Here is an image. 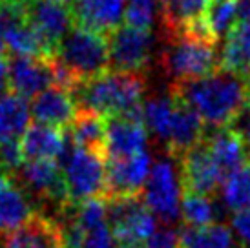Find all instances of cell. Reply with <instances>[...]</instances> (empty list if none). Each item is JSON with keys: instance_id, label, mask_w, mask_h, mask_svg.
<instances>
[{"instance_id": "6da1fadb", "label": "cell", "mask_w": 250, "mask_h": 248, "mask_svg": "<svg viewBox=\"0 0 250 248\" xmlns=\"http://www.w3.org/2000/svg\"><path fill=\"white\" fill-rule=\"evenodd\" d=\"M168 93L197 113L210 130H219L250 99V77L219 68L201 79L172 83Z\"/></svg>"}, {"instance_id": "7a4b0ae2", "label": "cell", "mask_w": 250, "mask_h": 248, "mask_svg": "<svg viewBox=\"0 0 250 248\" xmlns=\"http://www.w3.org/2000/svg\"><path fill=\"white\" fill-rule=\"evenodd\" d=\"M145 75L108 69L71 90L79 110L95 111L103 117H132L143 121Z\"/></svg>"}, {"instance_id": "3957f363", "label": "cell", "mask_w": 250, "mask_h": 248, "mask_svg": "<svg viewBox=\"0 0 250 248\" xmlns=\"http://www.w3.org/2000/svg\"><path fill=\"white\" fill-rule=\"evenodd\" d=\"M161 68L174 83L201 79L221 68V48L185 31L170 35L161 55Z\"/></svg>"}, {"instance_id": "277c9868", "label": "cell", "mask_w": 250, "mask_h": 248, "mask_svg": "<svg viewBox=\"0 0 250 248\" xmlns=\"http://www.w3.org/2000/svg\"><path fill=\"white\" fill-rule=\"evenodd\" d=\"M51 59L73 77L77 86L110 69L108 39L75 26L59 42Z\"/></svg>"}, {"instance_id": "5b68a950", "label": "cell", "mask_w": 250, "mask_h": 248, "mask_svg": "<svg viewBox=\"0 0 250 248\" xmlns=\"http://www.w3.org/2000/svg\"><path fill=\"white\" fill-rule=\"evenodd\" d=\"M61 161L64 188L70 205L106 197V155L68 145Z\"/></svg>"}, {"instance_id": "8992f818", "label": "cell", "mask_w": 250, "mask_h": 248, "mask_svg": "<svg viewBox=\"0 0 250 248\" xmlns=\"http://www.w3.org/2000/svg\"><path fill=\"white\" fill-rule=\"evenodd\" d=\"M185 193L179 159L163 157L152 165L141 199L155 217L172 225L181 217V201Z\"/></svg>"}, {"instance_id": "52a82bcc", "label": "cell", "mask_w": 250, "mask_h": 248, "mask_svg": "<svg viewBox=\"0 0 250 248\" xmlns=\"http://www.w3.org/2000/svg\"><path fill=\"white\" fill-rule=\"evenodd\" d=\"M108 227L119 248H139L157 232V221L141 197L108 199Z\"/></svg>"}, {"instance_id": "ba28073f", "label": "cell", "mask_w": 250, "mask_h": 248, "mask_svg": "<svg viewBox=\"0 0 250 248\" xmlns=\"http://www.w3.org/2000/svg\"><path fill=\"white\" fill-rule=\"evenodd\" d=\"M106 39L110 49V69L145 75L155 46L152 29H139L123 24Z\"/></svg>"}, {"instance_id": "9c48e42d", "label": "cell", "mask_w": 250, "mask_h": 248, "mask_svg": "<svg viewBox=\"0 0 250 248\" xmlns=\"http://www.w3.org/2000/svg\"><path fill=\"white\" fill-rule=\"evenodd\" d=\"M24 13L46 44L49 55H53L59 42L75 28L71 6L61 0H24Z\"/></svg>"}, {"instance_id": "30bf717a", "label": "cell", "mask_w": 250, "mask_h": 248, "mask_svg": "<svg viewBox=\"0 0 250 248\" xmlns=\"http://www.w3.org/2000/svg\"><path fill=\"white\" fill-rule=\"evenodd\" d=\"M11 177L24 193H29L41 201L55 203L62 208L70 205L61 166L53 161H26L19 166L17 172L11 173Z\"/></svg>"}, {"instance_id": "8fae6325", "label": "cell", "mask_w": 250, "mask_h": 248, "mask_svg": "<svg viewBox=\"0 0 250 248\" xmlns=\"http://www.w3.org/2000/svg\"><path fill=\"white\" fill-rule=\"evenodd\" d=\"M152 165L148 152L128 159L106 161V199L141 197Z\"/></svg>"}, {"instance_id": "7c38bea8", "label": "cell", "mask_w": 250, "mask_h": 248, "mask_svg": "<svg viewBox=\"0 0 250 248\" xmlns=\"http://www.w3.org/2000/svg\"><path fill=\"white\" fill-rule=\"evenodd\" d=\"M9 91L22 99H35L39 93L55 86L53 62L42 57H11L7 59Z\"/></svg>"}, {"instance_id": "4fadbf2b", "label": "cell", "mask_w": 250, "mask_h": 248, "mask_svg": "<svg viewBox=\"0 0 250 248\" xmlns=\"http://www.w3.org/2000/svg\"><path fill=\"white\" fill-rule=\"evenodd\" d=\"M179 163L181 173H183V185H185L187 192L212 197L225 179L221 170L217 168L215 161L210 155L205 139L197 146H194L190 152L185 153L183 157H179Z\"/></svg>"}, {"instance_id": "5bb4252c", "label": "cell", "mask_w": 250, "mask_h": 248, "mask_svg": "<svg viewBox=\"0 0 250 248\" xmlns=\"http://www.w3.org/2000/svg\"><path fill=\"white\" fill-rule=\"evenodd\" d=\"M77 28L108 37L123 26L126 0H73L70 4Z\"/></svg>"}, {"instance_id": "9a60e30c", "label": "cell", "mask_w": 250, "mask_h": 248, "mask_svg": "<svg viewBox=\"0 0 250 248\" xmlns=\"http://www.w3.org/2000/svg\"><path fill=\"white\" fill-rule=\"evenodd\" d=\"M148 131L141 119L106 117V161L128 159L146 152Z\"/></svg>"}, {"instance_id": "2e32d148", "label": "cell", "mask_w": 250, "mask_h": 248, "mask_svg": "<svg viewBox=\"0 0 250 248\" xmlns=\"http://www.w3.org/2000/svg\"><path fill=\"white\" fill-rule=\"evenodd\" d=\"M29 110L35 123L66 131L73 123L79 108L71 90L62 86H51L39 93L35 99H31Z\"/></svg>"}, {"instance_id": "e0dca14e", "label": "cell", "mask_w": 250, "mask_h": 248, "mask_svg": "<svg viewBox=\"0 0 250 248\" xmlns=\"http://www.w3.org/2000/svg\"><path fill=\"white\" fill-rule=\"evenodd\" d=\"M0 248H64L59 223L44 215H33L15 232L2 237Z\"/></svg>"}, {"instance_id": "ac0fdd59", "label": "cell", "mask_w": 250, "mask_h": 248, "mask_svg": "<svg viewBox=\"0 0 250 248\" xmlns=\"http://www.w3.org/2000/svg\"><path fill=\"white\" fill-rule=\"evenodd\" d=\"M68 146L66 131L46 126L29 124V128L21 139V152L24 161H53L62 157Z\"/></svg>"}, {"instance_id": "d6986e66", "label": "cell", "mask_w": 250, "mask_h": 248, "mask_svg": "<svg viewBox=\"0 0 250 248\" xmlns=\"http://www.w3.org/2000/svg\"><path fill=\"white\" fill-rule=\"evenodd\" d=\"M205 135H207L205 124L197 117V113H194L188 106H185L181 101L175 99L174 117H172L170 131H168L167 137L168 153L175 159L183 157L194 146L199 145L205 139Z\"/></svg>"}, {"instance_id": "ffe728a7", "label": "cell", "mask_w": 250, "mask_h": 248, "mask_svg": "<svg viewBox=\"0 0 250 248\" xmlns=\"http://www.w3.org/2000/svg\"><path fill=\"white\" fill-rule=\"evenodd\" d=\"M33 217L28 195L7 173H0V235L11 234Z\"/></svg>"}, {"instance_id": "44dd1931", "label": "cell", "mask_w": 250, "mask_h": 248, "mask_svg": "<svg viewBox=\"0 0 250 248\" xmlns=\"http://www.w3.org/2000/svg\"><path fill=\"white\" fill-rule=\"evenodd\" d=\"M205 143L208 146V152L217 168L221 170L223 177L236 172L237 168L245 166L250 161L247 146L227 128L210 130L208 135H205Z\"/></svg>"}, {"instance_id": "7402d4cb", "label": "cell", "mask_w": 250, "mask_h": 248, "mask_svg": "<svg viewBox=\"0 0 250 248\" xmlns=\"http://www.w3.org/2000/svg\"><path fill=\"white\" fill-rule=\"evenodd\" d=\"M66 137L71 145L93 150V152L104 153L106 145V117L99 115L95 111L79 110L73 123L66 130ZM106 155V153H104Z\"/></svg>"}, {"instance_id": "603a6c76", "label": "cell", "mask_w": 250, "mask_h": 248, "mask_svg": "<svg viewBox=\"0 0 250 248\" xmlns=\"http://www.w3.org/2000/svg\"><path fill=\"white\" fill-rule=\"evenodd\" d=\"M31 110L26 99L7 93L0 97V145L19 143L29 128Z\"/></svg>"}, {"instance_id": "cb8c5ba5", "label": "cell", "mask_w": 250, "mask_h": 248, "mask_svg": "<svg viewBox=\"0 0 250 248\" xmlns=\"http://www.w3.org/2000/svg\"><path fill=\"white\" fill-rule=\"evenodd\" d=\"M208 2L210 0H163L161 21L168 37L201 21Z\"/></svg>"}, {"instance_id": "d4e9b609", "label": "cell", "mask_w": 250, "mask_h": 248, "mask_svg": "<svg viewBox=\"0 0 250 248\" xmlns=\"http://www.w3.org/2000/svg\"><path fill=\"white\" fill-rule=\"evenodd\" d=\"M232 228L214 223L205 228H185L179 234V248H239Z\"/></svg>"}, {"instance_id": "484cf974", "label": "cell", "mask_w": 250, "mask_h": 248, "mask_svg": "<svg viewBox=\"0 0 250 248\" xmlns=\"http://www.w3.org/2000/svg\"><path fill=\"white\" fill-rule=\"evenodd\" d=\"M237 11H239V0H210L208 2L203 21L217 44L227 41L229 35L234 31L237 24Z\"/></svg>"}, {"instance_id": "4316f807", "label": "cell", "mask_w": 250, "mask_h": 248, "mask_svg": "<svg viewBox=\"0 0 250 248\" xmlns=\"http://www.w3.org/2000/svg\"><path fill=\"white\" fill-rule=\"evenodd\" d=\"M219 193L223 207L234 214L250 210V161L223 179Z\"/></svg>"}, {"instance_id": "83f0119b", "label": "cell", "mask_w": 250, "mask_h": 248, "mask_svg": "<svg viewBox=\"0 0 250 248\" xmlns=\"http://www.w3.org/2000/svg\"><path fill=\"white\" fill-rule=\"evenodd\" d=\"M174 110L175 99L170 93L148 99L143 104V124H145L146 131H150L159 141L167 143L172 117H174Z\"/></svg>"}, {"instance_id": "f1b7e54d", "label": "cell", "mask_w": 250, "mask_h": 248, "mask_svg": "<svg viewBox=\"0 0 250 248\" xmlns=\"http://www.w3.org/2000/svg\"><path fill=\"white\" fill-rule=\"evenodd\" d=\"M217 212L212 197L199 195L194 192L183 193L181 201V219L185 221L187 228H205L214 225Z\"/></svg>"}, {"instance_id": "f546056e", "label": "cell", "mask_w": 250, "mask_h": 248, "mask_svg": "<svg viewBox=\"0 0 250 248\" xmlns=\"http://www.w3.org/2000/svg\"><path fill=\"white\" fill-rule=\"evenodd\" d=\"M163 0H126L125 24L139 29H152L153 22L161 15Z\"/></svg>"}, {"instance_id": "4dcf8cb0", "label": "cell", "mask_w": 250, "mask_h": 248, "mask_svg": "<svg viewBox=\"0 0 250 248\" xmlns=\"http://www.w3.org/2000/svg\"><path fill=\"white\" fill-rule=\"evenodd\" d=\"M225 128L230 133H234L250 152V99L236 111V115L230 119V123Z\"/></svg>"}, {"instance_id": "1f68e13d", "label": "cell", "mask_w": 250, "mask_h": 248, "mask_svg": "<svg viewBox=\"0 0 250 248\" xmlns=\"http://www.w3.org/2000/svg\"><path fill=\"white\" fill-rule=\"evenodd\" d=\"M79 248H119L113 235L110 232V227H103L97 230H91L84 234L81 247Z\"/></svg>"}, {"instance_id": "d6a6232c", "label": "cell", "mask_w": 250, "mask_h": 248, "mask_svg": "<svg viewBox=\"0 0 250 248\" xmlns=\"http://www.w3.org/2000/svg\"><path fill=\"white\" fill-rule=\"evenodd\" d=\"M230 227H232V232L239 241V245L250 248V210L234 214V217L230 221Z\"/></svg>"}, {"instance_id": "836d02e7", "label": "cell", "mask_w": 250, "mask_h": 248, "mask_svg": "<svg viewBox=\"0 0 250 248\" xmlns=\"http://www.w3.org/2000/svg\"><path fill=\"white\" fill-rule=\"evenodd\" d=\"M139 248H179V234L170 227L159 228L152 239Z\"/></svg>"}, {"instance_id": "e575fe53", "label": "cell", "mask_w": 250, "mask_h": 248, "mask_svg": "<svg viewBox=\"0 0 250 248\" xmlns=\"http://www.w3.org/2000/svg\"><path fill=\"white\" fill-rule=\"evenodd\" d=\"M9 93V69H7V57L0 59V97Z\"/></svg>"}, {"instance_id": "d590c367", "label": "cell", "mask_w": 250, "mask_h": 248, "mask_svg": "<svg viewBox=\"0 0 250 248\" xmlns=\"http://www.w3.org/2000/svg\"><path fill=\"white\" fill-rule=\"evenodd\" d=\"M7 53V46H6V37H4V29L0 26V59L6 57Z\"/></svg>"}, {"instance_id": "8d00e7d4", "label": "cell", "mask_w": 250, "mask_h": 248, "mask_svg": "<svg viewBox=\"0 0 250 248\" xmlns=\"http://www.w3.org/2000/svg\"><path fill=\"white\" fill-rule=\"evenodd\" d=\"M0 173H4V170H2V159H0Z\"/></svg>"}, {"instance_id": "74e56055", "label": "cell", "mask_w": 250, "mask_h": 248, "mask_svg": "<svg viewBox=\"0 0 250 248\" xmlns=\"http://www.w3.org/2000/svg\"><path fill=\"white\" fill-rule=\"evenodd\" d=\"M2 4H4V0H0V7H2Z\"/></svg>"}, {"instance_id": "f35d334b", "label": "cell", "mask_w": 250, "mask_h": 248, "mask_svg": "<svg viewBox=\"0 0 250 248\" xmlns=\"http://www.w3.org/2000/svg\"><path fill=\"white\" fill-rule=\"evenodd\" d=\"M249 155H250V152H249Z\"/></svg>"}, {"instance_id": "ab89813d", "label": "cell", "mask_w": 250, "mask_h": 248, "mask_svg": "<svg viewBox=\"0 0 250 248\" xmlns=\"http://www.w3.org/2000/svg\"><path fill=\"white\" fill-rule=\"evenodd\" d=\"M64 248H66V247H64Z\"/></svg>"}]
</instances>
